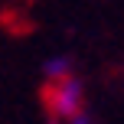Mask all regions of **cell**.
I'll use <instances>...</instances> for the list:
<instances>
[{"mask_svg":"<svg viewBox=\"0 0 124 124\" xmlns=\"http://www.w3.org/2000/svg\"><path fill=\"white\" fill-rule=\"evenodd\" d=\"M43 101L46 108H49V114L56 121H72L78 118V114H85V88H82V82L75 78H65V82H52V85H46L43 92Z\"/></svg>","mask_w":124,"mask_h":124,"instance_id":"1","label":"cell"},{"mask_svg":"<svg viewBox=\"0 0 124 124\" xmlns=\"http://www.w3.org/2000/svg\"><path fill=\"white\" fill-rule=\"evenodd\" d=\"M43 75H46V85L72 78V59H65V56H52V59L43 65Z\"/></svg>","mask_w":124,"mask_h":124,"instance_id":"2","label":"cell"},{"mask_svg":"<svg viewBox=\"0 0 124 124\" xmlns=\"http://www.w3.org/2000/svg\"><path fill=\"white\" fill-rule=\"evenodd\" d=\"M69 124H92V118H88V111H85V114H78V118H72Z\"/></svg>","mask_w":124,"mask_h":124,"instance_id":"3","label":"cell"}]
</instances>
